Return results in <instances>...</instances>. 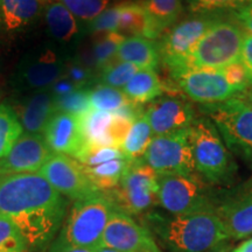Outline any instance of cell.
Wrapping results in <instances>:
<instances>
[{
	"instance_id": "7",
	"label": "cell",
	"mask_w": 252,
	"mask_h": 252,
	"mask_svg": "<svg viewBox=\"0 0 252 252\" xmlns=\"http://www.w3.org/2000/svg\"><path fill=\"white\" fill-rule=\"evenodd\" d=\"M220 17L213 13H197L174 25L159 43L160 59L173 78L188 70V58L204 33Z\"/></svg>"
},
{
	"instance_id": "14",
	"label": "cell",
	"mask_w": 252,
	"mask_h": 252,
	"mask_svg": "<svg viewBox=\"0 0 252 252\" xmlns=\"http://www.w3.org/2000/svg\"><path fill=\"white\" fill-rule=\"evenodd\" d=\"M102 245L121 252H161L149 230L119 210L110 217Z\"/></svg>"
},
{
	"instance_id": "40",
	"label": "cell",
	"mask_w": 252,
	"mask_h": 252,
	"mask_svg": "<svg viewBox=\"0 0 252 252\" xmlns=\"http://www.w3.org/2000/svg\"><path fill=\"white\" fill-rule=\"evenodd\" d=\"M224 72L226 80L232 87H235L236 89L241 93L247 90V88L250 86V82H249V76L247 69L243 65L242 62L234 63V64H230L224 69H222Z\"/></svg>"
},
{
	"instance_id": "31",
	"label": "cell",
	"mask_w": 252,
	"mask_h": 252,
	"mask_svg": "<svg viewBox=\"0 0 252 252\" xmlns=\"http://www.w3.org/2000/svg\"><path fill=\"white\" fill-rule=\"evenodd\" d=\"M126 39L118 32H110V33L100 34L98 39L93 46V64L100 71L103 68L110 64L116 58L118 48Z\"/></svg>"
},
{
	"instance_id": "20",
	"label": "cell",
	"mask_w": 252,
	"mask_h": 252,
	"mask_svg": "<svg viewBox=\"0 0 252 252\" xmlns=\"http://www.w3.org/2000/svg\"><path fill=\"white\" fill-rule=\"evenodd\" d=\"M50 35L61 43H72L80 35L78 20L61 0H41Z\"/></svg>"
},
{
	"instance_id": "6",
	"label": "cell",
	"mask_w": 252,
	"mask_h": 252,
	"mask_svg": "<svg viewBox=\"0 0 252 252\" xmlns=\"http://www.w3.org/2000/svg\"><path fill=\"white\" fill-rule=\"evenodd\" d=\"M225 146L252 165V103L242 94L224 103L204 105Z\"/></svg>"
},
{
	"instance_id": "22",
	"label": "cell",
	"mask_w": 252,
	"mask_h": 252,
	"mask_svg": "<svg viewBox=\"0 0 252 252\" xmlns=\"http://www.w3.org/2000/svg\"><path fill=\"white\" fill-rule=\"evenodd\" d=\"M147 17V39L156 40L173 27L182 13V0H144Z\"/></svg>"
},
{
	"instance_id": "12",
	"label": "cell",
	"mask_w": 252,
	"mask_h": 252,
	"mask_svg": "<svg viewBox=\"0 0 252 252\" xmlns=\"http://www.w3.org/2000/svg\"><path fill=\"white\" fill-rule=\"evenodd\" d=\"M174 80L188 98L204 105L224 103L243 94L229 83L222 69H190Z\"/></svg>"
},
{
	"instance_id": "33",
	"label": "cell",
	"mask_w": 252,
	"mask_h": 252,
	"mask_svg": "<svg viewBox=\"0 0 252 252\" xmlns=\"http://www.w3.org/2000/svg\"><path fill=\"white\" fill-rule=\"evenodd\" d=\"M89 90V88H78L68 94L54 99L55 110L82 117L91 110Z\"/></svg>"
},
{
	"instance_id": "24",
	"label": "cell",
	"mask_w": 252,
	"mask_h": 252,
	"mask_svg": "<svg viewBox=\"0 0 252 252\" xmlns=\"http://www.w3.org/2000/svg\"><path fill=\"white\" fill-rule=\"evenodd\" d=\"M122 90L131 103L143 105L161 96L165 86L154 69H139Z\"/></svg>"
},
{
	"instance_id": "26",
	"label": "cell",
	"mask_w": 252,
	"mask_h": 252,
	"mask_svg": "<svg viewBox=\"0 0 252 252\" xmlns=\"http://www.w3.org/2000/svg\"><path fill=\"white\" fill-rule=\"evenodd\" d=\"M128 161L126 158L110 160L96 166H83L84 172L91 184L97 190L110 191L117 187L123 174L127 168Z\"/></svg>"
},
{
	"instance_id": "2",
	"label": "cell",
	"mask_w": 252,
	"mask_h": 252,
	"mask_svg": "<svg viewBox=\"0 0 252 252\" xmlns=\"http://www.w3.org/2000/svg\"><path fill=\"white\" fill-rule=\"evenodd\" d=\"M150 224L171 252H207L229 239L213 210L172 217L153 216Z\"/></svg>"
},
{
	"instance_id": "16",
	"label": "cell",
	"mask_w": 252,
	"mask_h": 252,
	"mask_svg": "<svg viewBox=\"0 0 252 252\" xmlns=\"http://www.w3.org/2000/svg\"><path fill=\"white\" fill-rule=\"evenodd\" d=\"M154 137L189 127L194 122L193 106L178 97H158L145 111Z\"/></svg>"
},
{
	"instance_id": "4",
	"label": "cell",
	"mask_w": 252,
	"mask_h": 252,
	"mask_svg": "<svg viewBox=\"0 0 252 252\" xmlns=\"http://www.w3.org/2000/svg\"><path fill=\"white\" fill-rule=\"evenodd\" d=\"M188 137L198 175L215 185L234 179L237 169L234 158L209 118H195L188 127Z\"/></svg>"
},
{
	"instance_id": "39",
	"label": "cell",
	"mask_w": 252,
	"mask_h": 252,
	"mask_svg": "<svg viewBox=\"0 0 252 252\" xmlns=\"http://www.w3.org/2000/svg\"><path fill=\"white\" fill-rule=\"evenodd\" d=\"M63 76L67 77L76 88H88V84L93 80V69L86 62L72 60L65 64Z\"/></svg>"
},
{
	"instance_id": "47",
	"label": "cell",
	"mask_w": 252,
	"mask_h": 252,
	"mask_svg": "<svg viewBox=\"0 0 252 252\" xmlns=\"http://www.w3.org/2000/svg\"><path fill=\"white\" fill-rule=\"evenodd\" d=\"M96 252H121V251H117V250H115V249L104 247V245H102V247H99L98 249H97Z\"/></svg>"
},
{
	"instance_id": "41",
	"label": "cell",
	"mask_w": 252,
	"mask_h": 252,
	"mask_svg": "<svg viewBox=\"0 0 252 252\" xmlns=\"http://www.w3.org/2000/svg\"><path fill=\"white\" fill-rule=\"evenodd\" d=\"M236 23L245 31V33L252 35V1L235 9Z\"/></svg>"
},
{
	"instance_id": "37",
	"label": "cell",
	"mask_w": 252,
	"mask_h": 252,
	"mask_svg": "<svg viewBox=\"0 0 252 252\" xmlns=\"http://www.w3.org/2000/svg\"><path fill=\"white\" fill-rule=\"evenodd\" d=\"M195 13H214L223 9H237L252 0H186Z\"/></svg>"
},
{
	"instance_id": "35",
	"label": "cell",
	"mask_w": 252,
	"mask_h": 252,
	"mask_svg": "<svg viewBox=\"0 0 252 252\" xmlns=\"http://www.w3.org/2000/svg\"><path fill=\"white\" fill-rule=\"evenodd\" d=\"M27 242L7 217L0 215V252H26Z\"/></svg>"
},
{
	"instance_id": "1",
	"label": "cell",
	"mask_w": 252,
	"mask_h": 252,
	"mask_svg": "<svg viewBox=\"0 0 252 252\" xmlns=\"http://www.w3.org/2000/svg\"><path fill=\"white\" fill-rule=\"evenodd\" d=\"M65 213L64 196L40 173L0 175V215L17 226L30 247L50 243L61 230Z\"/></svg>"
},
{
	"instance_id": "34",
	"label": "cell",
	"mask_w": 252,
	"mask_h": 252,
	"mask_svg": "<svg viewBox=\"0 0 252 252\" xmlns=\"http://www.w3.org/2000/svg\"><path fill=\"white\" fill-rule=\"evenodd\" d=\"M61 2L78 21L89 24L109 8L110 0H61Z\"/></svg>"
},
{
	"instance_id": "17",
	"label": "cell",
	"mask_w": 252,
	"mask_h": 252,
	"mask_svg": "<svg viewBox=\"0 0 252 252\" xmlns=\"http://www.w3.org/2000/svg\"><path fill=\"white\" fill-rule=\"evenodd\" d=\"M47 145L53 153L65 154L76 159L84 146L80 117L56 111L43 131Z\"/></svg>"
},
{
	"instance_id": "21",
	"label": "cell",
	"mask_w": 252,
	"mask_h": 252,
	"mask_svg": "<svg viewBox=\"0 0 252 252\" xmlns=\"http://www.w3.org/2000/svg\"><path fill=\"white\" fill-rule=\"evenodd\" d=\"M42 11L41 0H0V27L19 32L31 26Z\"/></svg>"
},
{
	"instance_id": "38",
	"label": "cell",
	"mask_w": 252,
	"mask_h": 252,
	"mask_svg": "<svg viewBox=\"0 0 252 252\" xmlns=\"http://www.w3.org/2000/svg\"><path fill=\"white\" fill-rule=\"evenodd\" d=\"M133 122L134 121L132 119L126 118L118 113H112V121L108 128V138L111 147L118 150L122 149V145L124 143Z\"/></svg>"
},
{
	"instance_id": "44",
	"label": "cell",
	"mask_w": 252,
	"mask_h": 252,
	"mask_svg": "<svg viewBox=\"0 0 252 252\" xmlns=\"http://www.w3.org/2000/svg\"><path fill=\"white\" fill-rule=\"evenodd\" d=\"M235 252H252V239L244 242L243 244H241L236 249Z\"/></svg>"
},
{
	"instance_id": "13",
	"label": "cell",
	"mask_w": 252,
	"mask_h": 252,
	"mask_svg": "<svg viewBox=\"0 0 252 252\" xmlns=\"http://www.w3.org/2000/svg\"><path fill=\"white\" fill-rule=\"evenodd\" d=\"M65 64L67 62L49 48L33 53L18 65L14 83L20 90L46 91L64 75Z\"/></svg>"
},
{
	"instance_id": "15",
	"label": "cell",
	"mask_w": 252,
	"mask_h": 252,
	"mask_svg": "<svg viewBox=\"0 0 252 252\" xmlns=\"http://www.w3.org/2000/svg\"><path fill=\"white\" fill-rule=\"evenodd\" d=\"M52 154L42 134L23 133L7 156L0 159V175L39 173Z\"/></svg>"
},
{
	"instance_id": "25",
	"label": "cell",
	"mask_w": 252,
	"mask_h": 252,
	"mask_svg": "<svg viewBox=\"0 0 252 252\" xmlns=\"http://www.w3.org/2000/svg\"><path fill=\"white\" fill-rule=\"evenodd\" d=\"M111 121V112L96 111V110H90L89 112L80 117L81 131L84 140L82 151L89 147H111L108 138V128Z\"/></svg>"
},
{
	"instance_id": "5",
	"label": "cell",
	"mask_w": 252,
	"mask_h": 252,
	"mask_svg": "<svg viewBox=\"0 0 252 252\" xmlns=\"http://www.w3.org/2000/svg\"><path fill=\"white\" fill-rule=\"evenodd\" d=\"M243 28L237 23L220 18L198 40L188 58L190 69H224L241 62Z\"/></svg>"
},
{
	"instance_id": "36",
	"label": "cell",
	"mask_w": 252,
	"mask_h": 252,
	"mask_svg": "<svg viewBox=\"0 0 252 252\" xmlns=\"http://www.w3.org/2000/svg\"><path fill=\"white\" fill-rule=\"evenodd\" d=\"M122 13V4L106 8L98 17L94 18L91 23L88 24V30L93 34L110 33V32H117L119 19Z\"/></svg>"
},
{
	"instance_id": "9",
	"label": "cell",
	"mask_w": 252,
	"mask_h": 252,
	"mask_svg": "<svg viewBox=\"0 0 252 252\" xmlns=\"http://www.w3.org/2000/svg\"><path fill=\"white\" fill-rule=\"evenodd\" d=\"M116 210L125 214H141L159 204L158 174L143 160L131 161L121 182L113 189Z\"/></svg>"
},
{
	"instance_id": "11",
	"label": "cell",
	"mask_w": 252,
	"mask_h": 252,
	"mask_svg": "<svg viewBox=\"0 0 252 252\" xmlns=\"http://www.w3.org/2000/svg\"><path fill=\"white\" fill-rule=\"evenodd\" d=\"M39 173L60 194L70 200H86L99 194L88 179L82 163L65 154L53 153Z\"/></svg>"
},
{
	"instance_id": "10",
	"label": "cell",
	"mask_w": 252,
	"mask_h": 252,
	"mask_svg": "<svg viewBox=\"0 0 252 252\" xmlns=\"http://www.w3.org/2000/svg\"><path fill=\"white\" fill-rule=\"evenodd\" d=\"M141 160L157 174H194L188 127L154 137Z\"/></svg>"
},
{
	"instance_id": "8",
	"label": "cell",
	"mask_w": 252,
	"mask_h": 252,
	"mask_svg": "<svg viewBox=\"0 0 252 252\" xmlns=\"http://www.w3.org/2000/svg\"><path fill=\"white\" fill-rule=\"evenodd\" d=\"M158 201L173 216L213 210L203 178L197 174H158Z\"/></svg>"
},
{
	"instance_id": "30",
	"label": "cell",
	"mask_w": 252,
	"mask_h": 252,
	"mask_svg": "<svg viewBox=\"0 0 252 252\" xmlns=\"http://www.w3.org/2000/svg\"><path fill=\"white\" fill-rule=\"evenodd\" d=\"M91 110L105 112H116L131 102L121 89L98 84L89 90Z\"/></svg>"
},
{
	"instance_id": "28",
	"label": "cell",
	"mask_w": 252,
	"mask_h": 252,
	"mask_svg": "<svg viewBox=\"0 0 252 252\" xmlns=\"http://www.w3.org/2000/svg\"><path fill=\"white\" fill-rule=\"evenodd\" d=\"M147 17L143 5L138 2L122 4V13L117 32L123 36H143L147 39Z\"/></svg>"
},
{
	"instance_id": "42",
	"label": "cell",
	"mask_w": 252,
	"mask_h": 252,
	"mask_svg": "<svg viewBox=\"0 0 252 252\" xmlns=\"http://www.w3.org/2000/svg\"><path fill=\"white\" fill-rule=\"evenodd\" d=\"M241 62L247 69L249 82L252 86V35L245 34L243 41V48H242V60Z\"/></svg>"
},
{
	"instance_id": "43",
	"label": "cell",
	"mask_w": 252,
	"mask_h": 252,
	"mask_svg": "<svg viewBox=\"0 0 252 252\" xmlns=\"http://www.w3.org/2000/svg\"><path fill=\"white\" fill-rule=\"evenodd\" d=\"M76 89H78V88H76V86H75L74 83H71L67 77L62 76L60 80L56 81L55 83L49 88L48 91L52 94V96L54 97V99H56L59 98V97L68 94L69 93H71V91Z\"/></svg>"
},
{
	"instance_id": "32",
	"label": "cell",
	"mask_w": 252,
	"mask_h": 252,
	"mask_svg": "<svg viewBox=\"0 0 252 252\" xmlns=\"http://www.w3.org/2000/svg\"><path fill=\"white\" fill-rule=\"evenodd\" d=\"M139 68L128 62H122L113 60L110 64L100 70V84L123 89L130 82L132 77L137 74Z\"/></svg>"
},
{
	"instance_id": "29",
	"label": "cell",
	"mask_w": 252,
	"mask_h": 252,
	"mask_svg": "<svg viewBox=\"0 0 252 252\" xmlns=\"http://www.w3.org/2000/svg\"><path fill=\"white\" fill-rule=\"evenodd\" d=\"M24 128L18 113L7 104L0 105V159L7 156L13 145L23 135Z\"/></svg>"
},
{
	"instance_id": "45",
	"label": "cell",
	"mask_w": 252,
	"mask_h": 252,
	"mask_svg": "<svg viewBox=\"0 0 252 252\" xmlns=\"http://www.w3.org/2000/svg\"><path fill=\"white\" fill-rule=\"evenodd\" d=\"M228 250H229V245H226V242H223V243L219 244L215 248L210 249V250L207 252H228Z\"/></svg>"
},
{
	"instance_id": "18",
	"label": "cell",
	"mask_w": 252,
	"mask_h": 252,
	"mask_svg": "<svg viewBox=\"0 0 252 252\" xmlns=\"http://www.w3.org/2000/svg\"><path fill=\"white\" fill-rule=\"evenodd\" d=\"M229 238L252 235V184L223 201L215 209Z\"/></svg>"
},
{
	"instance_id": "3",
	"label": "cell",
	"mask_w": 252,
	"mask_h": 252,
	"mask_svg": "<svg viewBox=\"0 0 252 252\" xmlns=\"http://www.w3.org/2000/svg\"><path fill=\"white\" fill-rule=\"evenodd\" d=\"M115 210L111 200L99 194L76 201L50 252H63L75 248L97 250L102 247L104 231Z\"/></svg>"
},
{
	"instance_id": "48",
	"label": "cell",
	"mask_w": 252,
	"mask_h": 252,
	"mask_svg": "<svg viewBox=\"0 0 252 252\" xmlns=\"http://www.w3.org/2000/svg\"><path fill=\"white\" fill-rule=\"evenodd\" d=\"M250 98H251V100H250V102L252 103V94H251V96H250Z\"/></svg>"
},
{
	"instance_id": "23",
	"label": "cell",
	"mask_w": 252,
	"mask_h": 252,
	"mask_svg": "<svg viewBox=\"0 0 252 252\" xmlns=\"http://www.w3.org/2000/svg\"><path fill=\"white\" fill-rule=\"evenodd\" d=\"M115 60L132 63L139 69H156L160 60L159 45L143 36L126 37Z\"/></svg>"
},
{
	"instance_id": "46",
	"label": "cell",
	"mask_w": 252,
	"mask_h": 252,
	"mask_svg": "<svg viewBox=\"0 0 252 252\" xmlns=\"http://www.w3.org/2000/svg\"><path fill=\"white\" fill-rule=\"evenodd\" d=\"M97 250L94 249H87V248H75V249H68V250L63 252H96Z\"/></svg>"
},
{
	"instance_id": "27",
	"label": "cell",
	"mask_w": 252,
	"mask_h": 252,
	"mask_svg": "<svg viewBox=\"0 0 252 252\" xmlns=\"http://www.w3.org/2000/svg\"><path fill=\"white\" fill-rule=\"evenodd\" d=\"M153 138L152 127L144 113L133 122L122 145L121 151L128 161H138L143 159Z\"/></svg>"
},
{
	"instance_id": "19",
	"label": "cell",
	"mask_w": 252,
	"mask_h": 252,
	"mask_svg": "<svg viewBox=\"0 0 252 252\" xmlns=\"http://www.w3.org/2000/svg\"><path fill=\"white\" fill-rule=\"evenodd\" d=\"M55 112L54 97L46 90L32 94L17 113L26 133L42 134Z\"/></svg>"
}]
</instances>
